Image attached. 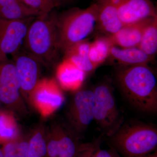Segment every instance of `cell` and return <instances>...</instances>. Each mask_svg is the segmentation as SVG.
<instances>
[{"mask_svg":"<svg viewBox=\"0 0 157 157\" xmlns=\"http://www.w3.org/2000/svg\"><path fill=\"white\" fill-rule=\"evenodd\" d=\"M29 101L43 117L50 116L64 102V97L53 78L40 79L29 95Z\"/></svg>","mask_w":157,"mask_h":157,"instance_id":"52a82bcc","label":"cell"},{"mask_svg":"<svg viewBox=\"0 0 157 157\" xmlns=\"http://www.w3.org/2000/svg\"><path fill=\"white\" fill-rule=\"evenodd\" d=\"M29 137L21 135L2 144L1 148L4 157H27Z\"/></svg>","mask_w":157,"mask_h":157,"instance_id":"7402d4cb","label":"cell"},{"mask_svg":"<svg viewBox=\"0 0 157 157\" xmlns=\"http://www.w3.org/2000/svg\"><path fill=\"white\" fill-rule=\"evenodd\" d=\"M0 101L12 112L21 115L28 113L14 62L8 58L0 61Z\"/></svg>","mask_w":157,"mask_h":157,"instance_id":"8992f818","label":"cell"},{"mask_svg":"<svg viewBox=\"0 0 157 157\" xmlns=\"http://www.w3.org/2000/svg\"><path fill=\"white\" fill-rule=\"evenodd\" d=\"M47 157H73L80 144L67 129L59 124L46 130Z\"/></svg>","mask_w":157,"mask_h":157,"instance_id":"8fae6325","label":"cell"},{"mask_svg":"<svg viewBox=\"0 0 157 157\" xmlns=\"http://www.w3.org/2000/svg\"><path fill=\"white\" fill-rule=\"evenodd\" d=\"M98 6L96 29L110 36L117 33L123 27L118 14L117 8L110 0H96Z\"/></svg>","mask_w":157,"mask_h":157,"instance_id":"4fadbf2b","label":"cell"},{"mask_svg":"<svg viewBox=\"0 0 157 157\" xmlns=\"http://www.w3.org/2000/svg\"><path fill=\"white\" fill-rule=\"evenodd\" d=\"M42 14L30 8L21 0H0V18L19 20Z\"/></svg>","mask_w":157,"mask_h":157,"instance_id":"e0dca14e","label":"cell"},{"mask_svg":"<svg viewBox=\"0 0 157 157\" xmlns=\"http://www.w3.org/2000/svg\"><path fill=\"white\" fill-rule=\"evenodd\" d=\"M56 14L51 12L34 18L29 26L22 47L42 65L50 66L57 60L60 52Z\"/></svg>","mask_w":157,"mask_h":157,"instance_id":"7a4b0ae2","label":"cell"},{"mask_svg":"<svg viewBox=\"0 0 157 157\" xmlns=\"http://www.w3.org/2000/svg\"><path fill=\"white\" fill-rule=\"evenodd\" d=\"M116 77L124 95L133 107L141 112L156 113V77L148 65L120 66Z\"/></svg>","mask_w":157,"mask_h":157,"instance_id":"6da1fadb","label":"cell"},{"mask_svg":"<svg viewBox=\"0 0 157 157\" xmlns=\"http://www.w3.org/2000/svg\"><path fill=\"white\" fill-rule=\"evenodd\" d=\"M64 55V59L71 62L86 74L92 73L96 69L89 57L82 56L70 52H65Z\"/></svg>","mask_w":157,"mask_h":157,"instance_id":"603a6c76","label":"cell"},{"mask_svg":"<svg viewBox=\"0 0 157 157\" xmlns=\"http://www.w3.org/2000/svg\"><path fill=\"white\" fill-rule=\"evenodd\" d=\"M8 58V57H3L1 56H0V61L2 60Z\"/></svg>","mask_w":157,"mask_h":157,"instance_id":"f546056e","label":"cell"},{"mask_svg":"<svg viewBox=\"0 0 157 157\" xmlns=\"http://www.w3.org/2000/svg\"><path fill=\"white\" fill-rule=\"evenodd\" d=\"M142 157H157V151H154L151 154H150L147 155L145 156Z\"/></svg>","mask_w":157,"mask_h":157,"instance_id":"83f0119b","label":"cell"},{"mask_svg":"<svg viewBox=\"0 0 157 157\" xmlns=\"http://www.w3.org/2000/svg\"><path fill=\"white\" fill-rule=\"evenodd\" d=\"M93 90L94 120L105 135L111 137L123 123L112 86L109 82H102Z\"/></svg>","mask_w":157,"mask_h":157,"instance_id":"5b68a950","label":"cell"},{"mask_svg":"<svg viewBox=\"0 0 157 157\" xmlns=\"http://www.w3.org/2000/svg\"><path fill=\"white\" fill-rule=\"evenodd\" d=\"M109 58L116 62L120 66L148 65L154 59L138 47L122 48L114 45L111 48Z\"/></svg>","mask_w":157,"mask_h":157,"instance_id":"2e32d148","label":"cell"},{"mask_svg":"<svg viewBox=\"0 0 157 157\" xmlns=\"http://www.w3.org/2000/svg\"><path fill=\"white\" fill-rule=\"evenodd\" d=\"M0 157H4L2 149L0 148Z\"/></svg>","mask_w":157,"mask_h":157,"instance_id":"f1b7e54d","label":"cell"},{"mask_svg":"<svg viewBox=\"0 0 157 157\" xmlns=\"http://www.w3.org/2000/svg\"><path fill=\"white\" fill-rule=\"evenodd\" d=\"M110 137L112 148L123 157L145 156L157 148V129L149 124L122 125Z\"/></svg>","mask_w":157,"mask_h":157,"instance_id":"277c9868","label":"cell"},{"mask_svg":"<svg viewBox=\"0 0 157 157\" xmlns=\"http://www.w3.org/2000/svg\"><path fill=\"white\" fill-rule=\"evenodd\" d=\"M93 90L78 91L73 97L67 112V118L72 131L82 134L94 120Z\"/></svg>","mask_w":157,"mask_h":157,"instance_id":"ba28073f","label":"cell"},{"mask_svg":"<svg viewBox=\"0 0 157 157\" xmlns=\"http://www.w3.org/2000/svg\"><path fill=\"white\" fill-rule=\"evenodd\" d=\"M30 8L39 11L42 14L51 12L54 9L49 0H21Z\"/></svg>","mask_w":157,"mask_h":157,"instance_id":"cb8c5ba5","label":"cell"},{"mask_svg":"<svg viewBox=\"0 0 157 157\" xmlns=\"http://www.w3.org/2000/svg\"><path fill=\"white\" fill-rule=\"evenodd\" d=\"M53 5L54 8L65 6L72 2L74 0H49Z\"/></svg>","mask_w":157,"mask_h":157,"instance_id":"4316f807","label":"cell"},{"mask_svg":"<svg viewBox=\"0 0 157 157\" xmlns=\"http://www.w3.org/2000/svg\"><path fill=\"white\" fill-rule=\"evenodd\" d=\"M117 8L124 25L157 16L156 9L151 0H121Z\"/></svg>","mask_w":157,"mask_h":157,"instance_id":"7c38bea8","label":"cell"},{"mask_svg":"<svg viewBox=\"0 0 157 157\" xmlns=\"http://www.w3.org/2000/svg\"><path fill=\"white\" fill-rule=\"evenodd\" d=\"M27 157H47L46 129L36 128L29 137Z\"/></svg>","mask_w":157,"mask_h":157,"instance_id":"ffe728a7","label":"cell"},{"mask_svg":"<svg viewBox=\"0 0 157 157\" xmlns=\"http://www.w3.org/2000/svg\"><path fill=\"white\" fill-rule=\"evenodd\" d=\"M58 82L66 90H77L81 86L86 74L69 61L64 59L56 70Z\"/></svg>","mask_w":157,"mask_h":157,"instance_id":"9a60e30c","label":"cell"},{"mask_svg":"<svg viewBox=\"0 0 157 157\" xmlns=\"http://www.w3.org/2000/svg\"><path fill=\"white\" fill-rule=\"evenodd\" d=\"M98 12L95 2L86 9L73 8L57 15L60 52H64L74 44L86 40L96 29Z\"/></svg>","mask_w":157,"mask_h":157,"instance_id":"3957f363","label":"cell"},{"mask_svg":"<svg viewBox=\"0 0 157 157\" xmlns=\"http://www.w3.org/2000/svg\"><path fill=\"white\" fill-rule=\"evenodd\" d=\"M137 47L155 59L157 52V17L147 26Z\"/></svg>","mask_w":157,"mask_h":157,"instance_id":"44dd1931","label":"cell"},{"mask_svg":"<svg viewBox=\"0 0 157 157\" xmlns=\"http://www.w3.org/2000/svg\"><path fill=\"white\" fill-rule=\"evenodd\" d=\"M12 56L19 79L21 94L25 98H28L40 79V65L42 64L22 46Z\"/></svg>","mask_w":157,"mask_h":157,"instance_id":"30bf717a","label":"cell"},{"mask_svg":"<svg viewBox=\"0 0 157 157\" xmlns=\"http://www.w3.org/2000/svg\"><path fill=\"white\" fill-rule=\"evenodd\" d=\"M156 17L147 18L133 24L124 25L117 33L109 36L113 45L122 48L138 47L147 26Z\"/></svg>","mask_w":157,"mask_h":157,"instance_id":"5bb4252c","label":"cell"},{"mask_svg":"<svg viewBox=\"0 0 157 157\" xmlns=\"http://www.w3.org/2000/svg\"><path fill=\"white\" fill-rule=\"evenodd\" d=\"M100 140L89 143H81L73 157H94V154L100 147Z\"/></svg>","mask_w":157,"mask_h":157,"instance_id":"d4e9b609","label":"cell"},{"mask_svg":"<svg viewBox=\"0 0 157 157\" xmlns=\"http://www.w3.org/2000/svg\"><path fill=\"white\" fill-rule=\"evenodd\" d=\"M94 157H123L114 148L102 149L99 147L97 150Z\"/></svg>","mask_w":157,"mask_h":157,"instance_id":"484cf974","label":"cell"},{"mask_svg":"<svg viewBox=\"0 0 157 157\" xmlns=\"http://www.w3.org/2000/svg\"><path fill=\"white\" fill-rule=\"evenodd\" d=\"M19 126L12 111L0 112V144L2 145L19 137Z\"/></svg>","mask_w":157,"mask_h":157,"instance_id":"d6986e66","label":"cell"},{"mask_svg":"<svg viewBox=\"0 0 157 157\" xmlns=\"http://www.w3.org/2000/svg\"><path fill=\"white\" fill-rule=\"evenodd\" d=\"M113 45L110 38L106 36L97 37L94 42H90L89 56L96 68L109 58Z\"/></svg>","mask_w":157,"mask_h":157,"instance_id":"ac0fdd59","label":"cell"},{"mask_svg":"<svg viewBox=\"0 0 157 157\" xmlns=\"http://www.w3.org/2000/svg\"><path fill=\"white\" fill-rule=\"evenodd\" d=\"M1 104H2V103H1V101H0V112L1 111Z\"/></svg>","mask_w":157,"mask_h":157,"instance_id":"4dcf8cb0","label":"cell"},{"mask_svg":"<svg viewBox=\"0 0 157 157\" xmlns=\"http://www.w3.org/2000/svg\"><path fill=\"white\" fill-rule=\"evenodd\" d=\"M36 17L19 20L0 18V56L17 52L22 46L29 26Z\"/></svg>","mask_w":157,"mask_h":157,"instance_id":"9c48e42d","label":"cell"}]
</instances>
